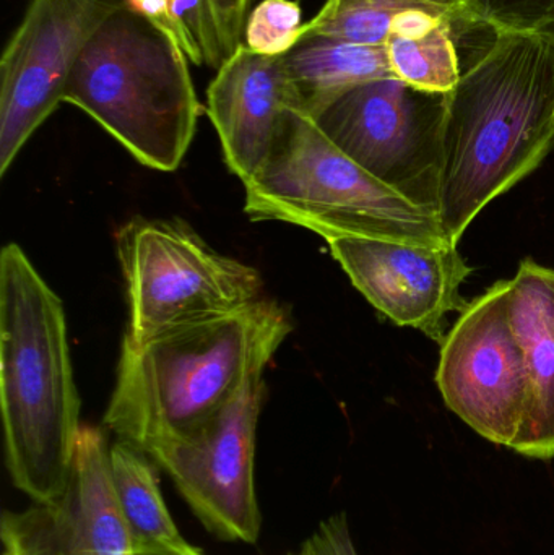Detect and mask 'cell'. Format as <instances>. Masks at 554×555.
Instances as JSON below:
<instances>
[{
	"label": "cell",
	"instance_id": "18",
	"mask_svg": "<svg viewBox=\"0 0 554 555\" xmlns=\"http://www.w3.org/2000/svg\"><path fill=\"white\" fill-rule=\"evenodd\" d=\"M410 10H431L467 29H484L472 25L451 0H327L318 15L302 25L301 38L328 36L353 44L384 46L397 18Z\"/></svg>",
	"mask_w": 554,
	"mask_h": 555
},
{
	"label": "cell",
	"instance_id": "23",
	"mask_svg": "<svg viewBox=\"0 0 554 555\" xmlns=\"http://www.w3.org/2000/svg\"><path fill=\"white\" fill-rule=\"evenodd\" d=\"M127 7L149 20L155 28L165 33L184 52L181 33L171 13V0H126Z\"/></svg>",
	"mask_w": 554,
	"mask_h": 555
},
{
	"label": "cell",
	"instance_id": "19",
	"mask_svg": "<svg viewBox=\"0 0 554 555\" xmlns=\"http://www.w3.org/2000/svg\"><path fill=\"white\" fill-rule=\"evenodd\" d=\"M302 10L295 0H262L247 16L243 46L269 57L288 54L302 31Z\"/></svg>",
	"mask_w": 554,
	"mask_h": 555
},
{
	"label": "cell",
	"instance_id": "11",
	"mask_svg": "<svg viewBox=\"0 0 554 555\" xmlns=\"http://www.w3.org/2000/svg\"><path fill=\"white\" fill-rule=\"evenodd\" d=\"M109 450L103 429L81 426L64 492L3 512L2 555H136L111 485Z\"/></svg>",
	"mask_w": 554,
	"mask_h": 555
},
{
	"label": "cell",
	"instance_id": "22",
	"mask_svg": "<svg viewBox=\"0 0 554 555\" xmlns=\"http://www.w3.org/2000/svg\"><path fill=\"white\" fill-rule=\"evenodd\" d=\"M309 555H358L347 514L332 515L302 544Z\"/></svg>",
	"mask_w": 554,
	"mask_h": 555
},
{
	"label": "cell",
	"instance_id": "16",
	"mask_svg": "<svg viewBox=\"0 0 554 555\" xmlns=\"http://www.w3.org/2000/svg\"><path fill=\"white\" fill-rule=\"evenodd\" d=\"M282 61L295 109L306 116L347 88L394 77L386 46L353 44L328 36H302Z\"/></svg>",
	"mask_w": 554,
	"mask_h": 555
},
{
	"label": "cell",
	"instance_id": "8",
	"mask_svg": "<svg viewBox=\"0 0 554 555\" xmlns=\"http://www.w3.org/2000/svg\"><path fill=\"white\" fill-rule=\"evenodd\" d=\"M263 369L257 365L204 426L149 453L205 530L227 543L256 544L262 528L254 460L266 395Z\"/></svg>",
	"mask_w": 554,
	"mask_h": 555
},
{
	"label": "cell",
	"instance_id": "15",
	"mask_svg": "<svg viewBox=\"0 0 554 555\" xmlns=\"http://www.w3.org/2000/svg\"><path fill=\"white\" fill-rule=\"evenodd\" d=\"M111 485L136 555H205L172 521L159 488L158 465L126 440L109 450Z\"/></svg>",
	"mask_w": 554,
	"mask_h": 555
},
{
	"label": "cell",
	"instance_id": "5",
	"mask_svg": "<svg viewBox=\"0 0 554 555\" xmlns=\"http://www.w3.org/2000/svg\"><path fill=\"white\" fill-rule=\"evenodd\" d=\"M244 188L250 220L285 221L327 243L353 237L452 246L438 215L374 178L296 109H289L272 153Z\"/></svg>",
	"mask_w": 554,
	"mask_h": 555
},
{
	"label": "cell",
	"instance_id": "25",
	"mask_svg": "<svg viewBox=\"0 0 554 555\" xmlns=\"http://www.w3.org/2000/svg\"><path fill=\"white\" fill-rule=\"evenodd\" d=\"M289 555H309V554H308V551L305 550V547H301V550H299V553L289 554Z\"/></svg>",
	"mask_w": 554,
	"mask_h": 555
},
{
	"label": "cell",
	"instance_id": "6",
	"mask_svg": "<svg viewBox=\"0 0 554 555\" xmlns=\"http://www.w3.org/2000/svg\"><path fill=\"white\" fill-rule=\"evenodd\" d=\"M116 241L129 302L126 335L136 341L263 297L254 267L211 249L184 221L133 218Z\"/></svg>",
	"mask_w": 554,
	"mask_h": 555
},
{
	"label": "cell",
	"instance_id": "20",
	"mask_svg": "<svg viewBox=\"0 0 554 555\" xmlns=\"http://www.w3.org/2000/svg\"><path fill=\"white\" fill-rule=\"evenodd\" d=\"M477 28L542 31L554 16V0H451Z\"/></svg>",
	"mask_w": 554,
	"mask_h": 555
},
{
	"label": "cell",
	"instance_id": "13",
	"mask_svg": "<svg viewBox=\"0 0 554 555\" xmlns=\"http://www.w3.org/2000/svg\"><path fill=\"white\" fill-rule=\"evenodd\" d=\"M289 109H295V96L282 57L241 44L218 68L207 91V113L224 162L241 181L262 168Z\"/></svg>",
	"mask_w": 554,
	"mask_h": 555
},
{
	"label": "cell",
	"instance_id": "4",
	"mask_svg": "<svg viewBox=\"0 0 554 555\" xmlns=\"http://www.w3.org/2000/svg\"><path fill=\"white\" fill-rule=\"evenodd\" d=\"M188 62L172 39L126 3L88 42L62 103L96 120L137 162L175 171L201 116Z\"/></svg>",
	"mask_w": 554,
	"mask_h": 555
},
{
	"label": "cell",
	"instance_id": "3",
	"mask_svg": "<svg viewBox=\"0 0 554 555\" xmlns=\"http://www.w3.org/2000/svg\"><path fill=\"white\" fill-rule=\"evenodd\" d=\"M0 403L12 485L54 501L74 468L80 397L61 297L13 243L0 254Z\"/></svg>",
	"mask_w": 554,
	"mask_h": 555
},
{
	"label": "cell",
	"instance_id": "7",
	"mask_svg": "<svg viewBox=\"0 0 554 555\" xmlns=\"http://www.w3.org/2000/svg\"><path fill=\"white\" fill-rule=\"evenodd\" d=\"M448 101L449 93L377 78L340 91L309 117L348 158L438 215Z\"/></svg>",
	"mask_w": 554,
	"mask_h": 555
},
{
	"label": "cell",
	"instance_id": "14",
	"mask_svg": "<svg viewBox=\"0 0 554 555\" xmlns=\"http://www.w3.org/2000/svg\"><path fill=\"white\" fill-rule=\"evenodd\" d=\"M511 322L524 352L527 408L511 449L554 459V269L526 259L511 280Z\"/></svg>",
	"mask_w": 554,
	"mask_h": 555
},
{
	"label": "cell",
	"instance_id": "10",
	"mask_svg": "<svg viewBox=\"0 0 554 555\" xmlns=\"http://www.w3.org/2000/svg\"><path fill=\"white\" fill-rule=\"evenodd\" d=\"M126 0H31L0 61V175L57 109L88 42Z\"/></svg>",
	"mask_w": 554,
	"mask_h": 555
},
{
	"label": "cell",
	"instance_id": "1",
	"mask_svg": "<svg viewBox=\"0 0 554 555\" xmlns=\"http://www.w3.org/2000/svg\"><path fill=\"white\" fill-rule=\"evenodd\" d=\"M553 146L554 39L542 31H493L449 93L438 217L452 246Z\"/></svg>",
	"mask_w": 554,
	"mask_h": 555
},
{
	"label": "cell",
	"instance_id": "17",
	"mask_svg": "<svg viewBox=\"0 0 554 555\" xmlns=\"http://www.w3.org/2000/svg\"><path fill=\"white\" fill-rule=\"evenodd\" d=\"M468 35L458 23L436 18L412 33H392L386 41L394 77L431 93H451L461 80L458 39Z\"/></svg>",
	"mask_w": 554,
	"mask_h": 555
},
{
	"label": "cell",
	"instance_id": "9",
	"mask_svg": "<svg viewBox=\"0 0 554 555\" xmlns=\"http://www.w3.org/2000/svg\"><path fill=\"white\" fill-rule=\"evenodd\" d=\"M510 296L511 280H501L465 304L442 339L436 382L452 413L511 449L526 416L527 372Z\"/></svg>",
	"mask_w": 554,
	"mask_h": 555
},
{
	"label": "cell",
	"instance_id": "2",
	"mask_svg": "<svg viewBox=\"0 0 554 555\" xmlns=\"http://www.w3.org/2000/svg\"><path fill=\"white\" fill-rule=\"evenodd\" d=\"M292 332L272 299L166 330L145 341L124 336L104 426L149 455L204 426L267 365Z\"/></svg>",
	"mask_w": 554,
	"mask_h": 555
},
{
	"label": "cell",
	"instance_id": "21",
	"mask_svg": "<svg viewBox=\"0 0 554 555\" xmlns=\"http://www.w3.org/2000/svg\"><path fill=\"white\" fill-rule=\"evenodd\" d=\"M253 0H207L217 23L224 61L243 44L244 26Z\"/></svg>",
	"mask_w": 554,
	"mask_h": 555
},
{
	"label": "cell",
	"instance_id": "24",
	"mask_svg": "<svg viewBox=\"0 0 554 555\" xmlns=\"http://www.w3.org/2000/svg\"><path fill=\"white\" fill-rule=\"evenodd\" d=\"M542 33H545V35H549L550 38L554 39V16L552 18V22H550L549 25H546L545 28L542 29Z\"/></svg>",
	"mask_w": 554,
	"mask_h": 555
},
{
	"label": "cell",
	"instance_id": "12",
	"mask_svg": "<svg viewBox=\"0 0 554 555\" xmlns=\"http://www.w3.org/2000/svg\"><path fill=\"white\" fill-rule=\"evenodd\" d=\"M328 249L371 306L435 341L445 339L448 313L465 307L461 287L472 269L458 247L344 237Z\"/></svg>",
	"mask_w": 554,
	"mask_h": 555
}]
</instances>
